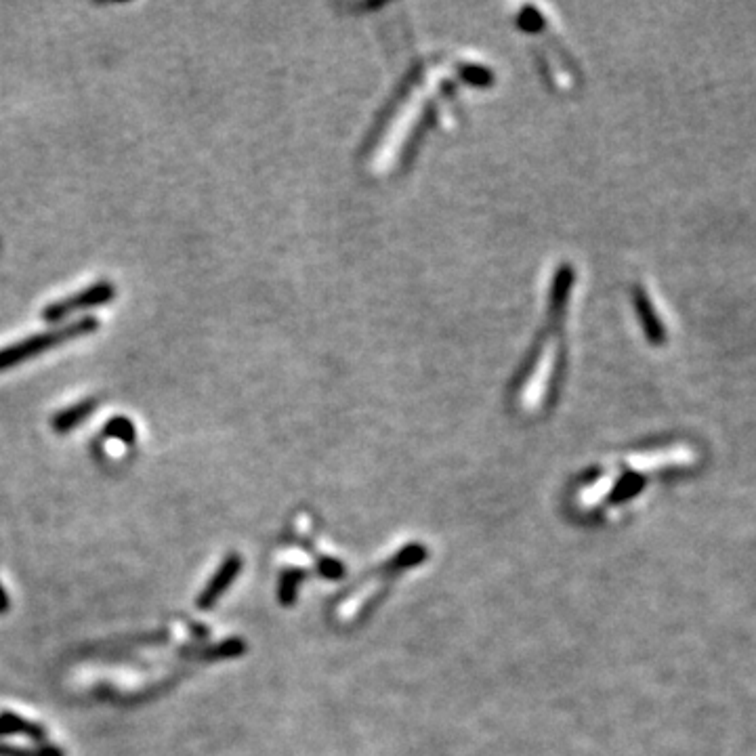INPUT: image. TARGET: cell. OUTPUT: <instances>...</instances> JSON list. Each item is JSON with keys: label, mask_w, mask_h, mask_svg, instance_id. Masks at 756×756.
<instances>
[{"label": "cell", "mask_w": 756, "mask_h": 756, "mask_svg": "<svg viewBox=\"0 0 756 756\" xmlns=\"http://www.w3.org/2000/svg\"><path fill=\"white\" fill-rule=\"evenodd\" d=\"M97 330H99V320L93 318V315H87V318L74 320L66 326H59V328L40 332V334H32L24 341L0 349V372H5L7 368H13L17 364H24V362L32 360V357H38V355H42L53 347L82 339V336H89Z\"/></svg>", "instance_id": "cell-1"}, {"label": "cell", "mask_w": 756, "mask_h": 756, "mask_svg": "<svg viewBox=\"0 0 756 756\" xmlns=\"http://www.w3.org/2000/svg\"><path fill=\"white\" fill-rule=\"evenodd\" d=\"M114 297H116L114 284L108 282V280H103V282L89 286L87 290H80V292L72 294V297H68V299H61V301L45 307V311H42V318H45L49 324H57L61 320L70 318V315H74L78 311H87V309H93V307L108 305Z\"/></svg>", "instance_id": "cell-2"}, {"label": "cell", "mask_w": 756, "mask_h": 756, "mask_svg": "<svg viewBox=\"0 0 756 756\" xmlns=\"http://www.w3.org/2000/svg\"><path fill=\"white\" fill-rule=\"evenodd\" d=\"M95 410V399H87V402H80L68 410H63L55 416L53 420V427L59 431V433H66L70 429H74L76 425H80L84 418H87L91 412Z\"/></svg>", "instance_id": "cell-3"}, {"label": "cell", "mask_w": 756, "mask_h": 756, "mask_svg": "<svg viewBox=\"0 0 756 756\" xmlns=\"http://www.w3.org/2000/svg\"><path fill=\"white\" fill-rule=\"evenodd\" d=\"M108 433L114 437H120L124 441H133L135 439V427L129 418H112V423L108 425Z\"/></svg>", "instance_id": "cell-4"}]
</instances>
